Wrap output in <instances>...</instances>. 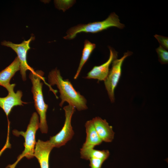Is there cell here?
Here are the masks:
<instances>
[{
  "label": "cell",
  "instance_id": "13",
  "mask_svg": "<svg viewBox=\"0 0 168 168\" xmlns=\"http://www.w3.org/2000/svg\"><path fill=\"white\" fill-rule=\"evenodd\" d=\"M86 137L85 142L82 148H94L96 145L100 144L102 141L98 134L91 120L87 121L85 124Z\"/></svg>",
  "mask_w": 168,
  "mask_h": 168
},
{
  "label": "cell",
  "instance_id": "3",
  "mask_svg": "<svg viewBox=\"0 0 168 168\" xmlns=\"http://www.w3.org/2000/svg\"><path fill=\"white\" fill-rule=\"evenodd\" d=\"M124 26V24L120 22L118 16L113 12L104 21L87 24H79L72 27L68 30L67 35L63 38L66 40H72L78 34L81 32L95 33L112 27L122 29Z\"/></svg>",
  "mask_w": 168,
  "mask_h": 168
},
{
  "label": "cell",
  "instance_id": "11",
  "mask_svg": "<svg viewBox=\"0 0 168 168\" xmlns=\"http://www.w3.org/2000/svg\"><path fill=\"white\" fill-rule=\"evenodd\" d=\"M94 128L102 141L109 142L114 138V133L112 127L109 125L105 119L96 117L91 119Z\"/></svg>",
  "mask_w": 168,
  "mask_h": 168
},
{
  "label": "cell",
  "instance_id": "9",
  "mask_svg": "<svg viewBox=\"0 0 168 168\" xmlns=\"http://www.w3.org/2000/svg\"><path fill=\"white\" fill-rule=\"evenodd\" d=\"M53 148L49 140L43 141L38 140L36 142L34 156L38 160L40 168H49V156Z\"/></svg>",
  "mask_w": 168,
  "mask_h": 168
},
{
  "label": "cell",
  "instance_id": "5",
  "mask_svg": "<svg viewBox=\"0 0 168 168\" xmlns=\"http://www.w3.org/2000/svg\"><path fill=\"white\" fill-rule=\"evenodd\" d=\"M65 120L61 130L56 135L51 137L49 140L54 147H59L64 145L72 139L74 133L71 125V121L75 108L70 105L64 106Z\"/></svg>",
  "mask_w": 168,
  "mask_h": 168
},
{
  "label": "cell",
  "instance_id": "17",
  "mask_svg": "<svg viewBox=\"0 0 168 168\" xmlns=\"http://www.w3.org/2000/svg\"><path fill=\"white\" fill-rule=\"evenodd\" d=\"M89 166L91 168H101L103 163L105 160L97 158H91Z\"/></svg>",
  "mask_w": 168,
  "mask_h": 168
},
{
  "label": "cell",
  "instance_id": "1",
  "mask_svg": "<svg viewBox=\"0 0 168 168\" xmlns=\"http://www.w3.org/2000/svg\"><path fill=\"white\" fill-rule=\"evenodd\" d=\"M48 80L50 86L56 85L59 89L61 99L59 104L60 107L66 102L78 111L87 109L86 99L76 90L68 79H63L59 70L56 68L50 72Z\"/></svg>",
  "mask_w": 168,
  "mask_h": 168
},
{
  "label": "cell",
  "instance_id": "4",
  "mask_svg": "<svg viewBox=\"0 0 168 168\" xmlns=\"http://www.w3.org/2000/svg\"><path fill=\"white\" fill-rule=\"evenodd\" d=\"M39 127V116L37 113L34 112L32 115L26 132L19 131L16 129L12 131L14 135L16 136L21 135L24 137L25 140L24 143L25 148L22 153L18 156L16 161L12 165H8L6 168H15L18 162L24 157L28 159L34 157V152L36 143L35 135Z\"/></svg>",
  "mask_w": 168,
  "mask_h": 168
},
{
  "label": "cell",
  "instance_id": "7",
  "mask_svg": "<svg viewBox=\"0 0 168 168\" xmlns=\"http://www.w3.org/2000/svg\"><path fill=\"white\" fill-rule=\"evenodd\" d=\"M35 37L32 36L27 40H24L21 43L15 44L9 41H4L1 43V45L9 47L14 50L16 53L20 62V73L23 81L26 80V71L30 70L33 71L34 69L29 66L27 61V54L28 51L30 49V42L35 40Z\"/></svg>",
  "mask_w": 168,
  "mask_h": 168
},
{
  "label": "cell",
  "instance_id": "16",
  "mask_svg": "<svg viewBox=\"0 0 168 168\" xmlns=\"http://www.w3.org/2000/svg\"><path fill=\"white\" fill-rule=\"evenodd\" d=\"M159 62L162 64H167L168 63V52L161 46L156 49Z\"/></svg>",
  "mask_w": 168,
  "mask_h": 168
},
{
  "label": "cell",
  "instance_id": "15",
  "mask_svg": "<svg viewBox=\"0 0 168 168\" xmlns=\"http://www.w3.org/2000/svg\"><path fill=\"white\" fill-rule=\"evenodd\" d=\"M96 47L95 44L91 43L87 40H85L81 58L76 73L74 77V79H77L83 67L87 61Z\"/></svg>",
  "mask_w": 168,
  "mask_h": 168
},
{
  "label": "cell",
  "instance_id": "10",
  "mask_svg": "<svg viewBox=\"0 0 168 168\" xmlns=\"http://www.w3.org/2000/svg\"><path fill=\"white\" fill-rule=\"evenodd\" d=\"M14 89L8 91V94L5 97H0V107L5 113L7 116L10 114L13 108L17 105H23L26 104L21 100L22 92L18 90L15 93Z\"/></svg>",
  "mask_w": 168,
  "mask_h": 168
},
{
  "label": "cell",
  "instance_id": "8",
  "mask_svg": "<svg viewBox=\"0 0 168 168\" xmlns=\"http://www.w3.org/2000/svg\"><path fill=\"white\" fill-rule=\"evenodd\" d=\"M110 51L109 57L108 60L98 66H95L89 72L85 78L87 79H97L98 81H104L110 71V66L113 61L117 57V52L114 49L109 47Z\"/></svg>",
  "mask_w": 168,
  "mask_h": 168
},
{
  "label": "cell",
  "instance_id": "2",
  "mask_svg": "<svg viewBox=\"0 0 168 168\" xmlns=\"http://www.w3.org/2000/svg\"><path fill=\"white\" fill-rule=\"evenodd\" d=\"M44 72L40 70L30 71L29 78L32 84L31 92L33 94L35 109L40 117V127L42 133H46L48 127L46 120V112L48 105L44 101L42 92Z\"/></svg>",
  "mask_w": 168,
  "mask_h": 168
},
{
  "label": "cell",
  "instance_id": "18",
  "mask_svg": "<svg viewBox=\"0 0 168 168\" xmlns=\"http://www.w3.org/2000/svg\"><path fill=\"white\" fill-rule=\"evenodd\" d=\"M154 36L157 40L160 46L166 49H168V37L156 34Z\"/></svg>",
  "mask_w": 168,
  "mask_h": 168
},
{
  "label": "cell",
  "instance_id": "6",
  "mask_svg": "<svg viewBox=\"0 0 168 168\" xmlns=\"http://www.w3.org/2000/svg\"><path fill=\"white\" fill-rule=\"evenodd\" d=\"M132 52L127 51L120 59L116 58L112 62V68L104 81L109 98L112 103L114 102V91L119 81L122 73V67L124 60L131 55Z\"/></svg>",
  "mask_w": 168,
  "mask_h": 168
},
{
  "label": "cell",
  "instance_id": "12",
  "mask_svg": "<svg viewBox=\"0 0 168 168\" xmlns=\"http://www.w3.org/2000/svg\"><path fill=\"white\" fill-rule=\"evenodd\" d=\"M20 62L16 57L13 62L0 72V86L5 88L7 91L14 88L15 84H11L10 82L15 73L20 70Z\"/></svg>",
  "mask_w": 168,
  "mask_h": 168
},
{
  "label": "cell",
  "instance_id": "14",
  "mask_svg": "<svg viewBox=\"0 0 168 168\" xmlns=\"http://www.w3.org/2000/svg\"><path fill=\"white\" fill-rule=\"evenodd\" d=\"M80 153L81 158L86 160H89L91 158H95L105 161L110 155L108 150H99L94 148H81Z\"/></svg>",
  "mask_w": 168,
  "mask_h": 168
}]
</instances>
